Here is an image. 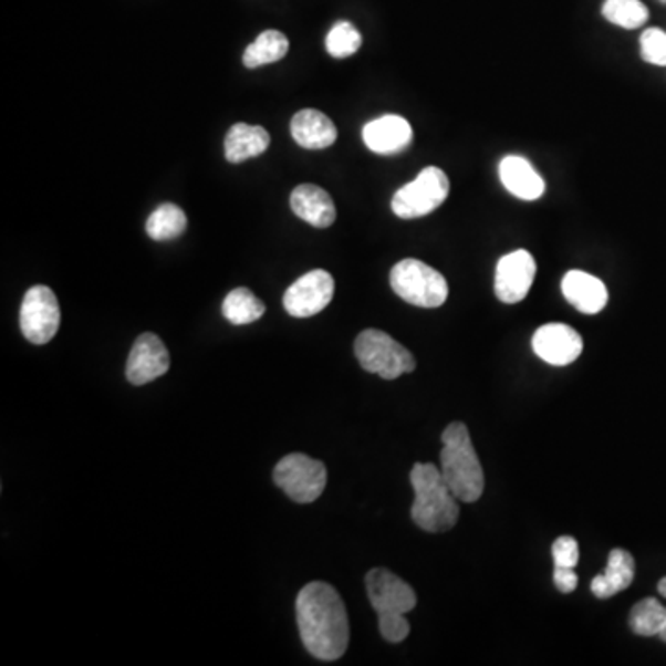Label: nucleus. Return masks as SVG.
I'll list each match as a JSON object with an SVG mask.
<instances>
[{
    "label": "nucleus",
    "mask_w": 666,
    "mask_h": 666,
    "mask_svg": "<svg viewBox=\"0 0 666 666\" xmlns=\"http://www.w3.org/2000/svg\"><path fill=\"white\" fill-rule=\"evenodd\" d=\"M296 622L305 649L321 660L345 655L351 626L340 593L324 582L304 585L296 599Z\"/></svg>",
    "instance_id": "f257e3e1"
},
{
    "label": "nucleus",
    "mask_w": 666,
    "mask_h": 666,
    "mask_svg": "<svg viewBox=\"0 0 666 666\" xmlns=\"http://www.w3.org/2000/svg\"><path fill=\"white\" fill-rule=\"evenodd\" d=\"M412 486L415 491L413 522L429 533L452 530L459 519V498L454 495L439 467L434 464L415 465Z\"/></svg>",
    "instance_id": "f03ea898"
},
{
    "label": "nucleus",
    "mask_w": 666,
    "mask_h": 666,
    "mask_svg": "<svg viewBox=\"0 0 666 666\" xmlns=\"http://www.w3.org/2000/svg\"><path fill=\"white\" fill-rule=\"evenodd\" d=\"M439 469L459 502H476L483 495L486 475L464 423H452L443 431Z\"/></svg>",
    "instance_id": "7ed1b4c3"
},
{
    "label": "nucleus",
    "mask_w": 666,
    "mask_h": 666,
    "mask_svg": "<svg viewBox=\"0 0 666 666\" xmlns=\"http://www.w3.org/2000/svg\"><path fill=\"white\" fill-rule=\"evenodd\" d=\"M391 288L407 304L439 308L448 299L447 278L424 261L402 260L391 271Z\"/></svg>",
    "instance_id": "20e7f679"
},
{
    "label": "nucleus",
    "mask_w": 666,
    "mask_h": 666,
    "mask_svg": "<svg viewBox=\"0 0 666 666\" xmlns=\"http://www.w3.org/2000/svg\"><path fill=\"white\" fill-rule=\"evenodd\" d=\"M357 362L367 373L378 374L379 378L396 379L402 374L413 373L417 362L406 346L393 340L382 330H365L354 343Z\"/></svg>",
    "instance_id": "39448f33"
},
{
    "label": "nucleus",
    "mask_w": 666,
    "mask_h": 666,
    "mask_svg": "<svg viewBox=\"0 0 666 666\" xmlns=\"http://www.w3.org/2000/svg\"><path fill=\"white\" fill-rule=\"evenodd\" d=\"M450 192L447 173L439 167H426L415 180L400 187L391 200V208L400 219H420L439 208Z\"/></svg>",
    "instance_id": "423d86ee"
},
{
    "label": "nucleus",
    "mask_w": 666,
    "mask_h": 666,
    "mask_svg": "<svg viewBox=\"0 0 666 666\" xmlns=\"http://www.w3.org/2000/svg\"><path fill=\"white\" fill-rule=\"evenodd\" d=\"M272 478L294 502L311 503L324 492L327 472L322 461L305 454H289L278 461Z\"/></svg>",
    "instance_id": "0eeeda50"
},
{
    "label": "nucleus",
    "mask_w": 666,
    "mask_h": 666,
    "mask_svg": "<svg viewBox=\"0 0 666 666\" xmlns=\"http://www.w3.org/2000/svg\"><path fill=\"white\" fill-rule=\"evenodd\" d=\"M60 321L62 313L54 291L46 285L30 288L19 313V324L24 337L34 345H46L54 340Z\"/></svg>",
    "instance_id": "6e6552de"
},
{
    "label": "nucleus",
    "mask_w": 666,
    "mask_h": 666,
    "mask_svg": "<svg viewBox=\"0 0 666 666\" xmlns=\"http://www.w3.org/2000/svg\"><path fill=\"white\" fill-rule=\"evenodd\" d=\"M333 293H335V282L332 274L315 269L300 277L293 285H289L283 294V308L291 316L308 319L321 313L332 302Z\"/></svg>",
    "instance_id": "1a4fd4ad"
},
{
    "label": "nucleus",
    "mask_w": 666,
    "mask_h": 666,
    "mask_svg": "<svg viewBox=\"0 0 666 666\" xmlns=\"http://www.w3.org/2000/svg\"><path fill=\"white\" fill-rule=\"evenodd\" d=\"M537 263L528 250H514L498 261L495 293L503 304H519L530 293Z\"/></svg>",
    "instance_id": "9d476101"
},
{
    "label": "nucleus",
    "mask_w": 666,
    "mask_h": 666,
    "mask_svg": "<svg viewBox=\"0 0 666 666\" xmlns=\"http://www.w3.org/2000/svg\"><path fill=\"white\" fill-rule=\"evenodd\" d=\"M531 346L542 362L553 367H565L582 356L583 340L574 327L561 322H552L533 333Z\"/></svg>",
    "instance_id": "9b49d317"
},
{
    "label": "nucleus",
    "mask_w": 666,
    "mask_h": 666,
    "mask_svg": "<svg viewBox=\"0 0 666 666\" xmlns=\"http://www.w3.org/2000/svg\"><path fill=\"white\" fill-rule=\"evenodd\" d=\"M365 583H367L368 600L378 615L385 613L406 615L417 605V594L412 585L385 569H373L365 577Z\"/></svg>",
    "instance_id": "f8f14e48"
},
{
    "label": "nucleus",
    "mask_w": 666,
    "mask_h": 666,
    "mask_svg": "<svg viewBox=\"0 0 666 666\" xmlns=\"http://www.w3.org/2000/svg\"><path fill=\"white\" fill-rule=\"evenodd\" d=\"M170 367L169 352L156 333H142L132 346L126 378L132 385L150 384Z\"/></svg>",
    "instance_id": "ddd939ff"
},
{
    "label": "nucleus",
    "mask_w": 666,
    "mask_h": 666,
    "mask_svg": "<svg viewBox=\"0 0 666 666\" xmlns=\"http://www.w3.org/2000/svg\"><path fill=\"white\" fill-rule=\"evenodd\" d=\"M363 142L374 154L391 156L412 145L413 128L400 115H384L365 125Z\"/></svg>",
    "instance_id": "4468645a"
},
{
    "label": "nucleus",
    "mask_w": 666,
    "mask_h": 666,
    "mask_svg": "<svg viewBox=\"0 0 666 666\" xmlns=\"http://www.w3.org/2000/svg\"><path fill=\"white\" fill-rule=\"evenodd\" d=\"M563 296L569 304L574 305L577 311L585 315H596L604 310L610 300V293L605 283L600 278L583 271H569L561 282Z\"/></svg>",
    "instance_id": "2eb2a0df"
},
{
    "label": "nucleus",
    "mask_w": 666,
    "mask_h": 666,
    "mask_svg": "<svg viewBox=\"0 0 666 666\" xmlns=\"http://www.w3.org/2000/svg\"><path fill=\"white\" fill-rule=\"evenodd\" d=\"M291 208L299 219L315 228L332 227L337 219L335 204L322 187L302 184L291 192Z\"/></svg>",
    "instance_id": "dca6fc26"
},
{
    "label": "nucleus",
    "mask_w": 666,
    "mask_h": 666,
    "mask_svg": "<svg viewBox=\"0 0 666 666\" xmlns=\"http://www.w3.org/2000/svg\"><path fill=\"white\" fill-rule=\"evenodd\" d=\"M503 187L520 200H537L547 191L542 176L522 156H506L498 165Z\"/></svg>",
    "instance_id": "f3484780"
},
{
    "label": "nucleus",
    "mask_w": 666,
    "mask_h": 666,
    "mask_svg": "<svg viewBox=\"0 0 666 666\" xmlns=\"http://www.w3.org/2000/svg\"><path fill=\"white\" fill-rule=\"evenodd\" d=\"M294 142L305 150H324L337 142V128L319 110H302L291 121Z\"/></svg>",
    "instance_id": "a211bd4d"
},
{
    "label": "nucleus",
    "mask_w": 666,
    "mask_h": 666,
    "mask_svg": "<svg viewBox=\"0 0 666 666\" xmlns=\"http://www.w3.org/2000/svg\"><path fill=\"white\" fill-rule=\"evenodd\" d=\"M635 577V560L622 548L611 550L610 561L604 574H599L591 583V591L600 600H607L615 594L626 591Z\"/></svg>",
    "instance_id": "6ab92c4d"
},
{
    "label": "nucleus",
    "mask_w": 666,
    "mask_h": 666,
    "mask_svg": "<svg viewBox=\"0 0 666 666\" xmlns=\"http://www.w3.org/2000/svg\"><path fill=\"white\" fill-rule=\"evenodd\" d=\"M271 145V136L263 126L238 123L228 131L225 139V156L230 164H243L247 159L258 158Z\"/></svg>",
    "instance_id": "aec40b11"
},
{
    "label": "nucleus",
    "mask_w": 666,
    "mask_h": 666,
    "mask_svg": "<svg viewBox=\"0 0 666 666\" xmlns=\"http://www.w3.org/2000/svg\"><path fill=\"white\" fill-rule=\"evenodd\" d=\"M289 52V40L280 30H266L244 49V67L256 69L277 63Z\"/></svg>",
    "instance_id": "412c9836"
},
{
    "label": "nucleus",
    "mask_w": 666,
    "mask_h": 666,
    "mask_svg": "<svg viewBox=\"0 0 666 666\" xmlns=\"http://www.w3.org/2000/svg\"><path fill=\"white\" fill-rule=\"evenodd\" d=\"M187 215L176 204H162L147 220L148 238L154 241H170L186 232Z\"/></svg>",
    "instance_id": "4be33fe9"
},
{
    "label": "nucleus",
    "mask_w": 666,
    "mask_h": 666,
    "mask_svg": "<svg viewBox=\"0 0 666 666\" xmlns=\"http://www.w3.org/2000/svg\"><path fill=\"white\" fill-rule=\"evenodd\" d=\"M266 313V304L250 289H233L222 302V315L236 326H243L261 319Z\"/></svg>",
    "instance_id": "5701e85b"
},
{
    "label": "nucleus",
    "mask_w": 666,
    "mask_h": 666,
    "mask_svg": "<svg viewBox=\"0 0 666 666\" xmlns=\"http://www.w3.org/2000/svg\"><path fill=\"white\" fill-rule=\"evenodd\" d=\"M666 607L659 600L644 599L633 605L629 613V627L641 637H655L665 626Z\"/></svg>",
    "instance_id": "b1692460"
},
{
    "label": "nucleus",
    "mask_w": 666,
    "mask_h": 666,
    "mask_svg": "<svg viewBox=\"0 0 666 666\" xmlns=\"http://www.w3.org/2000/svg\"><path fill=\"white\" fill-rule=\"evenodd\" d=\"M602 15L621 29L635 30L646 24L649 12L641 0H605Z\"/></svg>",
    "instance_id": "393cba45"
},
{
    "label": "nucleus",
    "mask_w": 666,
    "mask_h": 666,
    "mask_svg": "<svg viewBox=\"0 0 666 666\" xmlns=\"http://www.w3.org/2000/svg\"><path fill=\"white\" fill-rule=\"evenodd\" d=\"M362 43L363 38L360 30L348 21H340V23L333 24V29L326 35L327 54L337 58V60L354 56L360 51Z\"/></svg>",
    "instance_id": "a878e982"
},
{
    "label": "nucleus",
    "mask_w": 666,
    "mask_h": 666,
    "mask_svg": "<svg viewBox=\"0 0 666 666\" xmlns=\"http://www.w3.org/2000/svg\"><path fill=\"white\" fill-rule=\"evenodd\" d=\"M641 56L652 65H666V32L660 29L644 30L641 35Z\"/></svg>",
    "instance_id": "bb28decb"
},
{
    "label": "nucleus",
    "mask_w": 666,
    "mask_h": 666,
    "mask_svg": "<svg viewBox=\"0 0 666 666\" xmlns=\"http://www.w3.org/2000/svg\"><path fill=\"white\" fill-rule=\"evenodd\" d=\"M378 626L382 637H384L385 641L395 644L406 641L407 635L412 632L406 615H402V613H385V615H378Z\"/></svg>",
    "instance_id": "cd10ccee"
},
{
    "label": "nucleus",
    "mask_w": 666,
    "mask_h": 666,
    "mask_svg": "<svg viewBox=\"0 0 666 666\" xmlns=\"http://www.w3.org/2000/svg\"><path fill=\"white\" fill-rule=\"evenodd\" d=\"M553 563L561 569H576L580 561V547L574 537H560L552 547Z\"/></svg>",
    "instance_id": "c85d7f7f"
},
{
    "label": "nucleus",
    "mask_w": 666,
    "mask_h": 666,
    "mask_svg": "<svg viewBox=\"0 0 666 666\" xmlns=\"http://www.w3.org/2000/svg\"><path fill=\"white\" fill-rule=\"evenodd\" d=\"M553 583H555V587H558L560 593H574L577 587L576 572H574V569H561V566H555V571H553Z\"/></svg>",
    "instance_id": "c756f323"
},
{
    "label": "nucleus",
    "mask_w": 666,
    "mask_h": 666,
    "mask_svg": "<svg viewBox=\"0 0 666 666\" xmlns=\"http://www.w3.org/2000/svg\"><path fill=\"white\" fill-rule=\"evenodd\" d=\"M657 591H659L660 596H665L666 599V577L660 580L659 585H657Z\"/></svg>",
    "instance_id": "7c9ffc66"
},
{
    "label": "nucleus",
    "mask_w": 666,
    "mask_h": 666,
    "mask_svg": "<svg viewBox=\"0 0 666 666\" xmlns=\"http://www.w3.org/2000/svg\"><path fill=\"white\" fill-rule=\"evenodd\" d=\"M657 637L660 638V641H663V643H666V622H665V626H663V629H660L659 635H657Z\"/></svg>",
    "instance_id": "2f4dec72"
}]
</instances>
